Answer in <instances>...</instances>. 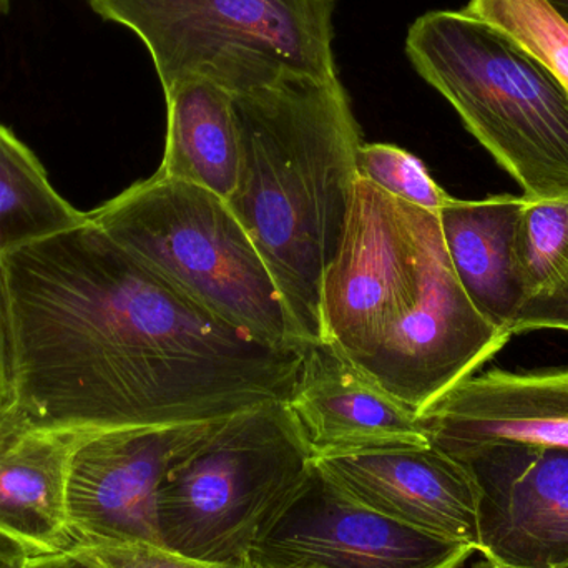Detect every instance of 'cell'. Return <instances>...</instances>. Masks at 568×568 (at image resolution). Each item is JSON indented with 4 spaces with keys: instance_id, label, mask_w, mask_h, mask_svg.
<instances>
[{
    "instance_id": "6da1fadb",
    "label": "cell",
    "mask_w": 568,
    "mask_h": 568,
    "mask_svg": "<svg viewBox=\"0 0 568 568\" xmlns=\"http://www.w3.org/2000/svg\"><path fill=\"white\" fill-rule=\"evenodd\" d=\"M17 407L89 434L212 423L290 399L303 351L253 341L87 223L0 258Z\"/></svg>"
},
{
    "instance_id": "7a4b0ae2",
    "label": "cell",
    "mask_w": 568,
    "mask_h": 568,
    "mask_svg": "<svg viewBox=\"0 0 568 568\" xmlns=\"http://www.w3.org/2000/svg\"><path fill=\"white\" fill-rule=\"evenodd\" d=\"M323 343L420 413L477 374L510 341L454 272L439 213L363 179L321 287Z\"/></svg>"
},
{
    "instance_id": "3957f363",
    "label": "cell",
    "mask_w": 568,
    "mask_h": 568,
    "mask_svg": "<svg viewBox=\"0 0 568 568\" xmlns=\"http://www.w3.org/2000/svg\"><path fill=\"white\" fill-rule=\"evenodd\" d=\"M240 176L230 209L272 273L297 343H323L321 287L339 252L361 130L346 89L286 69L233 95Z\"/></svg>"
},
{
    "instance_id": "277c9868",
    "label": "cell",
    "mask_w": 568,
    "mask_h": 568,
    "mask_svg": "<svg viewBox=\"0 0 568 568\" xmlns=\"http://www.w3.org/2000/svg\"><path fill=\"white\" fill-rule=\"evenodd\" d=\"M406 53L526 199L568 200V92L536 57L466 10L420 16Z\"/></svg>"
},
{
    "instance_id": "5b68a950",
    "label": "cell",
    "mask_w": 568,
    "mask_h": 568,
    "mask_svg": "<svg viewBox=\"0 0 568 568\" xmlns=\"http://www.w3.org/2000/svg\"><path fill=\"white\" fill-rule=\"evenodd\" d=\"M87 219L253 341L276 349L306 347L294 336L252 236L215 193L153 175Z\"/></svg>"
},
{
    "instance_id": "8992f818",
    "label": "cell",
    "mask_w": 568,
    "mask_h": 568,
    "mask_svg": "<svg viewBox=\"0 0 568 568\" xmlns=\"http://www.w3.org/2000/svg\"><path fill=\"white\" fill-rule=\"evenodd\" d=\"M311 467L313 453L284 400L220 420L160 489L162 547L206 562H248Z\"/></svg>"
},
{
    "instance_id": "52a82bcc",
    "label": "cell",
    "mask_w": 568,
    "mask_h": 568,
    "mask_svg": "<svg viewBox=\"0 0 568 568\" xmlns=\"http://www.w3.org/2000/svg\"><path fill=\"white\" fill-rule=\"evenodd\" d=\"M102 19L149 49L163 90L186 77L233 95L268 85L286 69L336 79V0H89Z\"/></svg>"
},
{
    "instance_id": "ba28073f",
    "label": "cell",
    "mask_w": 568,
    "mask_h": 568,
    "mask_svg": "<svg viewBox=\"0 0 568 568\" xmlns=\"http://www.w3.org/2000/svg\"><path fill=\"white\" fill-rule=\"evenodd\" d=\"M473 547L430 536L357 503L311 467L250 552L255 568H460Z\"/></svg>"
},
{
    "instance_id": "9c48e42d",
    "label": "cell",
    "mask_w": 568,
    "mask_h": 568,
    "mask_svg": "<svg viewBox=\"0 0 568 568\" xmlns=\"http://www.w3.org/2000/svg\"><path fill=\"white\" fill-rule=\"evenodd\" d=\"M220 420L79 434L67 483V516L75 544L162 546L160 489L170 470L196 449Z\"/></svg>"
},
{
    "instance_id": "30bf717a",
    "label": "cell",
    "mask_w": 568,
    "mask_h": 568,
    "mask_svg": "<svg viewBox=\"0 0 568 568\" xmlns=\"http://www.w3.org/2000/svg\"><path fill=\"white\" fill-rule=\"evenodd\" d=\"M454 459L479 489L484 560L503 568L568 566V449L490 444Z\"/></svg>"
},
{
    "instance_id": "8fae6325",
    "label": "cell",
    "mask_w": 568,
    "mask_h": 568,
    "mask_svg": "<svg viewBox=\"0 0 568 568\" xmlns=\"http://www.w3.org/2000/svg\"><path fill=\"white\" fill-rule=\"evenodd\" d=\"M343 493L397 523L479 549L480 494L469 470L433 444L317 457Z\"/></svg>"
},
{
    "instance_id": "7c38bea8",
    "label": "cell",
    "mask_w": 568,
    "mask_h": 568,
    "mask_svg": "<svg viewBox=\"0 0 568 568\" xmlns=\"http://www.w3.org/2000/svg\"><path fill=\"white\" fill-rule=\"evenodd\" d=\"M419 423L450 457L490 444L568 449V367L474 374L419 413Z\"/></svg>"
},
{
    "instance_id": "4fadbf2b",
    "label": "cell",
    "mask_w": 568,
    "mask_h": 568,
    "mask_svg": "<svg viewBox=\"0 0 568 568\" xmlns=\"http://www.w3.org/2000/svg\"><path fill=\"white\" fill-rule=\"evenodd\" d=\"M286 404L313 459L429 444L416 410L327 343L306 346Z\"/></svg>"
},
{
    "instance_id": "5bb4252c",
    "label": "cell",
    "mask_w": 568,
    "mask_h": 568,
    "mask_svg": "<svg viewBox=\"0 0 568 568\" xmlns=\"http://www.w3.org/2000/svg\"><path fill=\"white\" fill-rule=\"evenodd\" d=\"M77 437L37 426L17 406L0 416V530L36 556L75 546L67 483Z\"/></svg>"
},
{
    "instance_id": "9a60e30c",
    "label": "cell",
    "mask_w": 568,
    "mask_h": 568,
    "mask_svg": "<svg viewBox=\"0 0 568 568\" xmlns=\"http://www.w3.org/2000/svg\"><path fill=\"white\" fill-rule=\"evenodd\" d=\"M526 196L454 199L439 212L454 272L487 321L510 333L526 304L516 266V230Z\"/></svg>"
},
{
    "instance_id": "2e32d148",
    "label": "cell",
    "mask_w": 568,
    "mask_h": 568,
    "mask_svg": "<svg viewBox=\"0 0 568 568\" xmlns=\"http://www.w3.org/2000/svg\"><path fill=\"white\" fill-rule=\"evenodd\" d=\"M163 92L169 119L155 175L202 186L229 202L242 162L233 93L202 77H186Z\"/></svg>"
},
{
    "instance_id": "e0dca14e",
    "label": "cell",
    "mask_w": 568,
    "mask_h": 568,
    "mask_svg": "<svg viewBox=\"0 0 568 568\" xmlns=\"http://www.w3.org/2000/svg\"><path fill=\"white\" fill-rule=\"evenodd\" d=\"M87 223L59 195L40 160L0 123V258Z\"/></svg>"
},
{
    "instance_id": "ac0fdd59",
    "label": "cell",
    "mask_w": 568,
    "mask_h": 568,
    "mask_svg": "<svg viewBox=\"0 0 568 568\" xmlns=\"http://www.w3.org/2000/svg\"><path fill=\"white\" fill-rule=\"evenodd\" d=\"M516 266L526 304L567 293L568 200L526 199L517 222Z\"/></svg>"
},
{
    "instance_id": "d6986e66",
    "label": "cell",
    "mask_w": 568,
    "mask_h": 568,
    "mask_svg": "<svg viewBox=\"0 0 568 568\" xmlns=\"http://www.w3.org/2000/svg\"><path fill=\"white\" fill-rule=\"evenodd\" d=\"M464 10L507 33L568 92V22L549 0H469Z\"/></svg>"
},
{
    "instance_id": "ffe728a7",
    "label": "cell",
    "mask_w": 568,
    "mask_h": 568,
    "mask_svg": "<svg viewBox=\"0 0 568 568\" xmlns=\"http://www.w3.org/2000/svg\"><path fill=\"white\" fill-rule=\"evenodd\" d=\"M356 173L387 195L429 212L439 213L454 200L434 182L423 160L390 143H361Z\"/></svg>"
},
{
    "instance_id": "44dd1931",
    "label": "cell",
    "mask_w": 568,
    "mask_h": 568,
    "mask_svg": "<svg viewBox=\"0 0 568 568\" xmlns=\"http://www.w3.org/2000/svg\"><path fill=\"white\" fill-rule=\"evenodd\" d=\"M72 550L97 568H255L250 562H206L145 542H77Z\"/></svg>"
},
{
    "instance_id": "7402d4cb",
    "label": "cell",
    "mask_w": 568,
    "mask_h": 568,
    "mask_svg": "<svg viewBox=\"0 0 568 568\" xmlns=\"http://www.w3.org/2000/svg\"><path fill=\"white\" fill-rule=\"evenodd\" d=\"M16 406V351H13L12 320H10L6 278L0 265V416Z\"/></svg>"
},
{
    "instance_id": "603a6c76",
    "label": "cell",
    "mask_w": 568,
    "mask_h": 568,
    "mask_svg": "<svg viewBox=\"0 0 568 568\" xmlns=\"http://www.w3.org/2000/svg\"><path fill=\"white\" fill-rule=\"evenodd\" d=\"M556 329L568 333V293L547 300L532 301L517 314L510 333H532V331Z\"/></svg>"
},
{
    "instance_id": "cb8c5ba5",
    "label": "cell",
    "mask_w": 568,
    "mask_h": 568,
    "mask_svg": "<svg viewBox=\"0 0 568 568\" xmlns=\"http://www.w3.org/2000/svg\"><path fill=\"white\" fill-rule=\"evenodd\" d=\"M36 554L16 537L0 530V568H27Z\"/></svg>"
},
{
    "instance_id": "d4e9b609",
    "label": "cell",
    "mask_w": 568,
    "mask_h": 568,
    "mask_svg": "<svg viewBox=\"0 0 568 568\" xmlns=\"http://www.w3.org/2000/svg\"><path fill=\"white\" fill-rule=\"evenodd\" d=\"M27 568H97L82 554L70 549L69 552L36 556L29 560Z\"/></svg>"
},
{
    "instance_id": "484cf974",
    "label": "cell",
    "mask_w": 568,
    "mask_h": 568,
    "mask_svg": "<svg viewBox=\"0 0 568 568\" xmlns=\"http://www.w3.org/2000/svg\"><path fill=\"white\" fill-rule=\"evenodd\" d=\"M550 6L568 22V0H549Z\"/></svg>"
},
{
    "instance_id": "4316f807",
    "label": "cell",
    "mask_w": 568,
    "mask_h": 568,
    "mask_svg": "<svg viewBox=\"0 0 568 568\" xmlns=\"http://www.w3.org/2000/svg\"><path fill=\"white\" fill-rule=\"evenodd\" d=\"M10 2H12V0H0V13L9 12Z\"/></svg>"
},
{
    "instance_id": "83f0119b",
    "label": "cell",
    "mask_w": 568,
    "mask_h": 568,
    "mask_svg": "<svg viewBox=\"0 0 568 568\" xmlns=\"http://www.w3.org/2000/svg\"><path fill=\"white\" fill-rule=\"evenodd\" d=\"M474 568H503V567H497V566H494V564H490V562H487V560H480L479 564H476V566H474Z\"/></svg>"
},
{
    "instance_id": "f1b7e54d",
    "label": "cell",
    "mask_w": 568,
    "mask_h": 568,
    "mask_svg": "<svg viewBox=\"0 0 568 568\" xmlns=\"http://www.w3.org/2000/svg\"><path fill=\"white\" fill-rule=\"evenodd\" d=\"M560 568H568V566H566V567H560Z\"/></svg>"
},
{
    "instance_id": "f546056e",
    "label": "cell",
    "mask_w": 568,
    "mask_h": 568,
    "mask_svg": "<svg viewBox=\"0 0 568 568\" xmlns=\"http://www.w3.org/2000/svg\"><path fill=\"white\" fill-rule=\"evenodd\" d=\"M87 2H89V0H87Z\"/></svg>"
}]
</instances>
